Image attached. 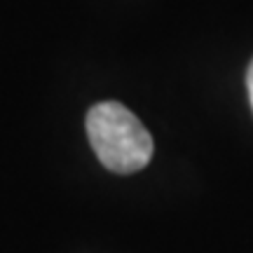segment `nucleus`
Instances as JSON below:
<instances>
[{
	"label": "nucleus",
	"instance_id": "1",
	"mask_svg": "<svg viewBox=\"0 0 253 253\" xmlns=\"http://www.w3.org/2000/svg\"><path fill=\"white\" fill-rule=\"evenodd\" d=\"M87 136L101 164L115 173L141 171L153 157V136L118 101L96 103L87 113Z\"/></svg>",
	"mask_w": 253,
	"mask_h": 253
},
{
	"label": "nucleus",
	"instance_id": "2",
	"mask_svg": "<svg viewBox=\"0 0 253 253\" xmlns=\"http://www.w3.org/2000/svg\"><path fill=\"white\" fill-rule=\"evenodd\" d=\"M246 89H249V101H251V110H253V59L249 63V71H246Z\"/></svg>",
	"mask_w": 253,
	"mask_h": 253
}]
</instances>
